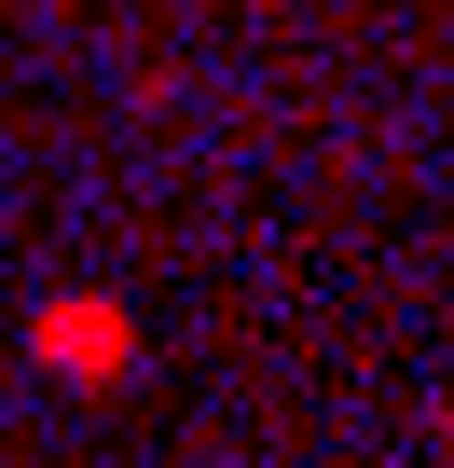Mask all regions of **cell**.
Listing matches in <instances>:
<instances>
[{
    "mask_svg": "<svg viewBox=\"0 0 454 468\" xmlns=\"http://www.w3.org/2000/svg\"><path fill=\"white\" fill-rule=\"evenodd\" d=\"M28 372H42V386H83V399L124 386V372H138V303H124V290H42V303H28Z\"/></svg>",
    "mask_w": 454,
    "mask_h": 468,
    "instance_id": "1",
    "label": "cell"
}]
</instances>
